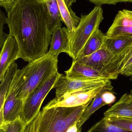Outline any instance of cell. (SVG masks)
Masks as SVG:
<instances>
[{
    "mask_svg": "<svg viewBox=\"0 0 132 132\" xmlns=\"http://www.w3.org/2000/svg\"><path fill=\"white\" fill-rule=\"evenodd\" d=\"M7 14L9 35L18 43L19 58L29 62L48 52L52 34L49 30L45 2L18 0Z\"/></svg>",
    "mask_w": 132,
    "mask_h": 132,
    "instance_id": "obj_1",
    "label": "cell"
},
{
    "mask_svg": "<svg viewBox=\"0 0 132 132\" xmlns=\"http://www.w3.org/2000/svg\"><path fill=\"white\" fill-rule=\"evenodd\" d=\"M59 55L48 52L43 56L28 62L22 68L17 97L25 101L40 84L57 72Z\"/></svg>",
    "mask_w": 132,
    "mask_h": 132,
    "instance_id": "obj_2",
    "label": "cell"
},
{
    "mask_svg": "<svg viewBox=\"0 0 132 132\" xmlns=\"http://www.w3.org/2000/svg\"><path fill=\"white\" fill-rule=\"evenodd\" d=\"M92 101L74 108H43L38 132H70Z\"/></svg>",
    "mask_w": 132,
    "mask_h": 132,
    "instance_id": "obj_3",
    "label": "cell"
},
{
    "mask_svg": "<svg viewBox=\"0 0 132 132\" xmlns=\"http://www.w3.org/2000/svg\"><path fill=\"white\" fill-rule=\"evenodd\" d=\"M104 19L101 6H96L87 15H81L80 23L73 31L68 30L69 38V55L75 62L91 37L99 29Z\"/></svg>",
    "mask_w": 132,
    "mask_h": 132,
    "instance_id": "obj_4",
    "label": "cell"
},
{
    "mask_svg": "<svg viewBox=\"0 0 132 132\" xmlns=\"http://www.w3.org/2000/svg\"><path fill=\"white\" fill-rule=\"evenodd\" d=\"M62 74L58 71L40 84L28 95L24 102L20 118L25 125L32 121L40 112L43 101Z\"/></svg>",
    "mask_w": 132,
    "mask_h": 132,
    "instance_id": "obj_5",
    "label": "cell"
},
{
    "mask_svg": "<svg viewBox=\"0 0 132 132\" xmlns=\"http://www.w3.org/2000/svg\"><path fill=\"white\" fill-rule=\"evenodd\" d=\"M111 80L99 78H72L62 76L55 85V99H59L65 95L97 88L111 86Z\"/></svg>",
    "mask_w": 132,
    "mask_h": 132,
    "instance_id": "obj_6",
    "label": "cell"
},
{
    "mask_svg": "<svg viewBox=\"0 0 132 132\" xmlns=\"http://www.w3.org/2000/svg\"><path fill=\"white\" fill-rule=\"evenodd\" d=\"M21 73V69H18L12 79L3 107V118L0 126L21 117L24 102L17 97V94Z\"/></svg>",
    "mask_w": 132,
    "mask_h": 132,
    "instance_id": "obj_7",
    "label": "cell"
},
{
    "mask_svg": "<svg viewBox=\"0 0 132 132\" xmlns=\"http://www.w3.org/2000/svg\"><path fill=\"white\" fill-rule=\"evenodd\" d=\"M113 88V87L111 85L65 95L60 99H56L54 98L44 108L78 107L87 104L102 92L107 91L112 92Z\"/></svg>",
    "mask_w": 132,
    "mask_h": 132,
    "instance_id": "obj_8",
    "label": "cell"
},
{
    "mask_svg": "<svg viewBox=\"0 0 132 132\" xmlns=\"http://www.w3.org/2000/svg\"><path fill=\"white\" fill-rule=\"evenodd\" d=\"M105 36L107 38L132 36V11L123 9L119 11Z\"/></svg>",
    "mask_w": 132,
    "mask_h": 132,
    "instance_id": "obj_9",
    "label": "cell"
},
{
    "mask_svg": "<svg viewBox=\"0 0 132 132\" xmlns=\"http://www.w3.org/2000/svg\"><path fill=\"white\" fill-rule=\"evenodd\" d=\"M19 48L16 39L8 35L0 54V82L4 80L9 68L19 59Z\"/></svg>",
    "mask_w": 132,
    "mask_h": 132,
    "instance_id": "obj_10",
    "label": "cell"
},
{
    "mask_svg": "<svg viewBox=\"0 0 132 132\" xmlns=\"http://www.w3.org/2000/svg\"><path fill=\"white\" fill-rule=\"evenodd\" d=\"M115 56L103 45L98 51L75 62L80 63L101 71L113 60Z\"/></svg>",
    "mask_w": 132,
    "mask_h": 132,
    "instance_id": "obj_11",
    "label": "cell"
},
{
    "mask_svg": "<svg viewBox=\"0 0 132 132\" xmlns=\"http://www.w3.org/2000/svg\"><path fill=\"white\" fill-rule=\"evenodd\" d=\"M65 72L67 77L72 79L99 78L109 80L102 71L77 62H73L69 69Z\"/></svg>",
    "mask_w": 132,
    "mask_h": 132,
    "instance_id": "obj_12",
    "label": "cell"
},
{
    "mask_svg": "<svg viewBox=\"0 0 132 132\" xmlns=\"http://www.w3.org/2000/svg\"><path fill=\"white\" fill-rule=\"evenodd\" d=\"M49 52L59 55L62 53L68 55L69 52V38L67 28L57 27L53 32Z\"/></svg>",
    "mask_w": 132,
    "mask_h": 132,
    "instance_id": "obj_13",
    "label": "cell"
},
{
    "mask_svg": "<svg viewBox=\"0 0 132 132\" xmlns=\"http://www.w3.org/2000/svg\"><path fill=\"white\" fill-rule=\"evenodd\" d=\"M104 117L118 116L132 118V94H125L104 113Z\"/></svg>",
    "mask_w": 132,
    "mask_h": 132,
    "instance_id": "obj_14",
    "label": "cell"
},
{
    "mask_svg": "<svg viewBox=\"0 0 132 132\" xmlns=\"http://www.w3.org/2000/svg\"><path fill=\"white\" fill-rule=\"evenodd\" d=\"M132 63V45L123 52L116 56L107 68L111 74L118 78Z\"/></svg>",
    "mask_w": 132,
    "mask_h": 132,
    "instance_id": "obj_15",
    "label": "cell"
},
{
    "mask_svg": "<svg viewBox=\"0 0 132 132\" xmlns=\"http://www.w3.org/2000/svg\"><path fill=\"white\" fill-rule=\"evenodd\" d=\"M132 45V36L107 38L105 36L104 46L114 56L123 52Z\"/></svg>",
    "mask_w": 132,
    "mask_h": 132,
    "instance_id": "obj_16",
    "label": "cell"
},
{
    "mask_svg": "<svg viewBox=\"0 0 132 132\" xmlns=\"http://www.w3.org/2000/svg\"><path fill=\"white\" fill-rule=\"evenodd\" d=\"M16 63L12 64L6 71L4 80L0 85V122L3 118V110L7 94L11 86L12 81L15 73L18 70Z\"/></svg>",
    "mask_w": 132,
    "mask_h": 132,
    "instance_id": "obj_17",
    "label": "cell"
},
{
    "mask_svg": "<svg viewBox=\"0 0 132 132\" xmlns=\"http://www.w3.org/2000/svg\"><path fill=\"white\" fill-rule=\"evenodd\" d=\"M105 38V34L98 29L87 42L77 60L90 55L100 49L104 45Z\"/></svg>",
    "mask_w": 132,
    "mask_h": 132,
    "instance_id": "obj_18",
    "label": "cell"
},
{
    "mask_svg": "<svg viewBox=\"0 0 132 132\" xmlns=\"http://www.w3.org/2000/svg\"><path fill=\"white\" fill-rule=\"evenodd\" d=\"M62 18L69 31H73L80 23V18L76 15L71 8H69L64 0H57Z\"/></svg>",
    "mask_w": 132,
    "mask_h": 132,
    "instance_id": "obj_19",
    "label": "cell"
},
{
    "mask_svg": "<svg viewBox=\"0 0 132 132\" xmlns=\"http://www.w3.org/2000/svg\"><path fill=\"white\" fill-rule=\"evenodd\" d=\"M45 3L49 15V30L52 34L57 27L62 26V16L57 0H47Z\"/></svg>",
    "mask_w": 132,
    "mask_h": 132,
    "instance_id": "obj_20",
    "label": "cell"
},
{
    "mask_svg": "<svg viewBox=\"0 0 132 132\" xmlns=\"http://www.w3.org/2000/svg\"><path fill=\"white\" fill-rule=\"evenodd\" d=\"M103 92L97 95L92 100L90 104L80 117L76 123L77 126L79 131H81L83 125L95 111L106 105L102 98V94Z\"/></svg>",
    "mask_w": 132,
    "mask_h": 132,
    "instance_id": "obj_21",
    "label": "cell"
},
{
    "mask_svg": "<svg viewBox=\"0 0 132 132\" xmlns=\"http://www.w3.org/2000/svg\"><path fill=\"white\" fill-rule=\"evenodd\" d=\"M87 132H132V131L112 125L107 121L104 117Z\"/></svg>",
    "mask_w": 132,
    "mask_h": 132,
    "instance_id": "obj_22",
    "label": "cell"
},
{
    "mask_svg": "<svg viewBox=\"0 0 132 132\" xmlns=\"http://www.w3.org/2000/svg\"><path fill=\"white\" fill-rule=\"evenodd\" d=\"M104 117L107 121L112 125L132 131V118L118 116Z\"/></svg>",
    "mask_w": 132,
    "mask_h": 132,
    "instance_id": "obj_23",
    "label": "cell"
},
{
    "mask_svg": "<svg viewBox=\"0 0 132 132\" xmlns=\"http://www.w3.org/2000/svg\"><path fill=\"white\" fill-rule=\"evenodd\" d=\"M25 125L19 118L0 126L1 132H22Z\"/></svg>",
    "mask_w": 132,
    "mask_h": 132,
    "instance_id": "obj_24",
    "label": "cell"
},
{
    "mask_svg": "<svg viewBox=\"0 0 132 132\" xmlns=\"http://www.w3.org/2000/svg\"><path fill=\"white\" fill-rule=\"evenodd\" d=\"M40 118V112L32 121L26 125L22 132H38Z\"/></svg>",
    "mask_w": 132,
    "mask_h": 132,
    "instance_id": "obj_25",
    "label": "cell"
},
{
    "mask_svg": "<svg viewBox=\"0 0 132 132\" xmlns=\"http://www.w3.org/2000/svg\"><path fill=\"white\" fill-rule=\"evenodd\" d=\"M5 14L1 11L0 13V48L1 49L3 45L8 36V35L5 34L4 31V26L6 24Z\"/></svg>",
    "mask_w": 132,
    "mask_h": 132,
    "instance_id": "obj_26",
    "label": "cell"
},
{
    "mask_svg": "<svg viewBox=\"0 0 132 132\" xmlns=\"http://www.w3.org/2000/svg\"><path fill=\"white\" fill-rule=\"evenodd\" d=\"M96 6L103 5H116L119 3H132V0H87Z\"/></svg>",
    "mask_w": 132,
    "mask_h": 132,
    "instance_id": "obj_27",
    "label": "cell"
},
{
    "mask_svg": "<svg viewBox=\"0 0 132 132\" xmlns=\"http://www.w3.org/2000/svg\"><path fill=\"white\" fill-rule=\"evenodd\" d=\"M102 97L106 105L111 104L115 101L116 97L112 92L107 91L102 94Z\"/></svg>",
    "mask_w": 132,
    "mask_h": 132,
    "instance_id": "obj_28",
    "label": "cell"
},
{
    "mask_svg": "<svg viewBox=\"0 0 132 132\" xmlns=\"http://www.w3.org/2000/svg\"><path fill=\"white\" fill-rule=\"evenodd\" d=\"M18 0H0V5L3 7L7 13L11 9L15 3Z\"/></svg>",
    "mask_w": 132,
    "mask_h": 132,
    "instance_id": "obj_29",
    "label": "cell"
},
{
    "mask_svg": "<svg viewBox=\"0 0 132 132\" xmlns=\"http://www.w3.org/2000/svg\"><path fill=\"white\" fill-rule=\"evenodd\" d=\"M121 75L126 76H132V63L124 70Z\"/></svg>",
    "mask_w": 132,
    "mask_h": 132,
    "instance_id": "obj_30",
    "label": "cell"
},
{
    "mask_svg": "<svg viewBox=\"0 0 132 132\" xmlns=\"http://www.w3.org/2000/svg\"><path fill=\"white\" fill-rule=\"evenodd\" d=\"M68 8H70L72 4L75 2L76 0H64Z\"/></svg>",
    "mask_w": 132,
    "mask_h": 132,
    "instance_id": "obj_31",
    "label": "cell"
},
{
    "mask_svg": "<svg viewBox=\"0 0 132 132\" xmlns=\"http://www.w3.org/2000/svg\"><path fill=\"white\" fill-rule=\"evenodd\" d=\"M38 1H40L41 2H45L47 0H38Z\"/></svg>",
    "mask_w": 132,
    "mask_h": 132,
    "instance_id": "obj_32",
    "label": "cell"
}]
</instances>
